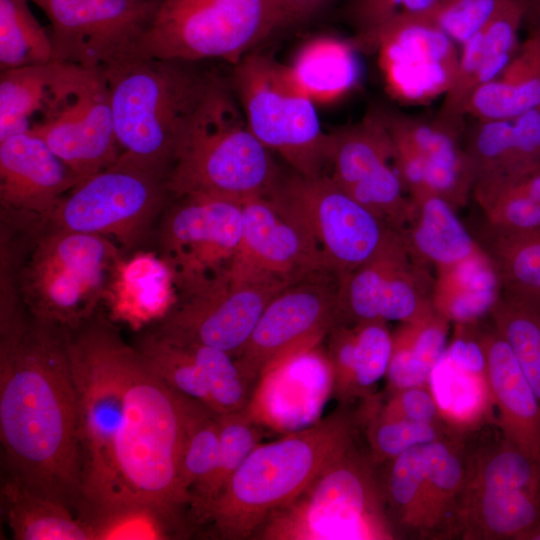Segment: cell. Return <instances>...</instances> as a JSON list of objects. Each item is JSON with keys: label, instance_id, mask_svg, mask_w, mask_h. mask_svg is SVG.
Listing matches in <instances>:
<instances>
[{"label": "cell", "instance_id": "27", "mask_svg": "<svg viewBox=\"0 0 540 540\" xmlns=\"http://www.w3.org/2000/svg\"><path fill=\"white\" fill-rule=\"evenodd\" d=\"M500 296L497 273L481 248L467 259L435 271L433 307L454 325L488 318Z\"/></svg>", "mask_w": 540, "mask_h": 540}, {"label": "cell", "instance_id": "32", "mask_svg": "<svg viewBox=\"0 0 540 540\" xmlns=\"http://www.w3.org/2000/svg\"><path fill=\"white\" fill-rule=\"evenodd\" d=\"M356 51L352 40L320 36L302 45L288 68L314 103L333 102L358 83Z\"/></svg>", "mask_w": 540, "mask_h": 540}, {"label": "cell", "instance_id": "6", "mask_svg": "<svg viewBox=\"0 0 540 540\" xmlns=\"http://www.w3.org/2000/svg\"><path fill=\"white\" fill-rule=\"evenodd\" d=\"M125 255L113 240L49 229L40 223L24 255L4 279L32 317L72 330L103 305L113 269Z\"/></svg>", "mask_w": 540, "mask_h": 540}, {"label": "cell", "instance_id": "41", "mask_svg": "<svg viewBox=\"0 0 540 540\" xmlns=\"http://www.w3.org/2000/svg\"><path fill=\"white\" fill-rule=\"evenodd\" d=\"M367 398V397H365ZM362 421L366 423L369 455L373 463L383 465L415 446L461 437L445 424L420 423L381 416L376 409L377 401L367 398Z\"/></svg>", "mask_w": 540, "mask_h": 540}, {"label": "cell", "instance_id": "49", "mask_svg": "<svg viewBox=\"0 0 540 540\" xmlns=\"http://www.w3.org/2000/svg\"><path fill=\"white\" fill-rule=\"evenodd\" d=\"M288 23L300 22L309 18L325 0H281Z\"/></svg>", "mask_w": 540, "mask_h": 540}, {"label": "cell", "instance_id": "29", "mask_svg": "<svg viewBox=\"0 0 540 540\" xmlns=\"http://www.w3.org/2000/svg\"><path fill=\"white\" fill-rule=\"evenodd\" d=\"M471 232L497 273L501 294L540 305V230L506 231L480 218Z\"/></svg>", "mask_w": 540, "mask_h": 540}, {"label": "cell", "instance_id": "8", "mask_svg": "<svg viewBox=\"0 0 540 540\" xmlns=\"http://www.w3.org/2000/svg\"><path fill=\"white\" fill-rule=\"evenodd\" d=\"M288 24L281 0H160L133 56L234 66Z\"/></svg>", "mask_w": 540, "mask_h": 540}, {"label": "cell", "instance_id": "21", "mask_svg": "<svg viewBox=\"0 0 540 540\" xmlns=\"http://www.w3.org/2000/svg\"><path fill=\"white\" fill-rule=\"evenodd\" d=\"M78 183L40 137L25 132L0 141V209L45 218Z\"/></svg>", "mask_w": 540, "mask_h": 540}, {"label": "cell", "instance_id": "44", "mask_svg": "<svg viewBox=\"0 0 540 540\" xmlns=\"http://www.w3.org/2000/svg\"><path fill=\"white\" fill-rule=\"evenodd\" d=\"M190 345L202 367L213 411L217 414L243 410L249 406L250 382L227 352L204 345Z\"/></svg>", "mask_w": 540, "mask_h": 540}, {"label": "cell", "instance_id": "45", "mask_svg": "<svg viewBox=\"0 0 540 540\" xmlns=\"http://www.w3.org/2000/svg\"><path fill=\"white\" fill-rule=\"evenodd\" d=\"M355 331V395L368 397L386 375L392 353V332L383 320L353 324Z\"/></svg>", "mask_w": 540, "mask_h": 540}, {"label": "cell", "instance_id": "9", "mask_svg": "<svg viewBox=\"0 0 540 540\" xmlns=\"http://www.w3.org/2000/svg\"><path fill=\"white\" fill-rule=\"evenodd\" d=\"M230 83L255 137L293 172L327 174L331 135L321 127L315 103L292 77L288 65L250 52L234 65Z\"/></svg>", "mask_w": 540, "mask_h": 540}, {"label": "cell", "instance_id": "24", "mask_svg": "<svg viewBox=\"0 0 540 540\" xmlns=\"http://www.w3.org/2000/svg\"><path fill=\"white\" fill-rule=\"evenodd\" d=\"M540 525V490L466 479L454 536L466 540H526Z\"/></svg>", "mask_w": 540, "mask_h": 540}, {"label": "cell", "instance_id": "12", "mask_svg": "<svg viewBox=\"0 0 540 540\" xmlns=\"http://www.w3.org/2000/svg\"><path fill=\"white\" fill-rule=\"evenodd\" d=\"M55 63L28 132L43 139L80 183L121 155L109 84L101 69Z\"/></svg>", "mask_w": 540, "mask_h": 540}, {"label": "cell", "instance_id": "19", "mask_svg": "<svg viewBox=\"0 0 540 540\" xmlns=\"http://www.w3.org/2000/svg\"><path fill=\"white\" fill-rule=\"evenodd\" d=\"M352 41L357 50L377 51L386 87L399 101L428 102L444 95L454 80L456 43L427 16L400 18Z\"/></svg>", "mask_w": 540, "mask_h": 540}, {"label": "cell", "instance_id": "5", "mask_svg": "<svg viewBox=\"0 0 540 540\" xmlns=\"http://www.w3.org/2000/svg\"><path fill=\"white\" fill-rule=\"evenodd\" d=\"M198 63L131 56L103 70L121 154L169 174L189 121L216 78Z\"/></svg>", "mask_w": 540, "mask_h": 540}, {"label": "cell", "instance_id": "13", "mask_svg": "<svg viewBox=\"0 0 540 540\" xmlns=\"http://www.w3.org/2000/svg\"><path fill=\"white\" fill-rule=\"evenodd\" d=\"M242 205L205 196L173 197L156 229V252L179 295L229 274L242 234Z\"/></svg>", "mask_w": 540, "mask_h": 540}, {"label": "cell", "instance_id": "42", "mask_svg": "<svg viewBox=\"0 0 540 540\" xmlns=\"http://www.w3.org/2000/svg\"><path fill=\"white\" fill-rule=\"evenodd\" d=\"M219 454L217 413L192 400L179 467L180 488L189 501L190 493L203 485L214 472Z\"/></svg>", "mask_w": 540, "mask_h": 540}, {"label": "cell", "instance_id": "11", "mask_svg": "<svg viewBox=\"0 0 540 540\" xmlns=\"http://www.w3.org/2000/svg\"><path fill=\"white\" fill-rule=\"evenodd\" d=\"M267 197L304 233L323 267L339 279L401 233L344 192L328 174L282 173Z\"/></svg>", "mask_w": 540, "mask_h": 540}, {"label": "cell", "instance_id": "7", "mask_svg": "<svg viewBox=\"0 0 540 540\" xmlns=\"http://www.w3.org/2000/svg\"><path fill=\"white\" fill-rule=\"evenodd\" d=\"M354 441L255 535L262 539H394L380 477Z\"/></svg>", "mask_w": 540, "mask_h": 540}, {"label": "cell", "instance_id": "35", "mask_svg": "<svg viewBox=\"0 0 540 540\" xmlns=\"http://www.w3.org/2000/svg\"><path fill=\"white\" fill-rule=\"evenodd\" d=\"M220 454L209 479L190 493L188 518L193 527L204 523L208 509L227 485L235 471L260 444L261 431L248 407L217 414Z\"/></svg>", "mask_w": 540, "mask_h": 540}, {"label": "cell", "instance_id": "10", "mask_svg": "<svg viewBox=\"0 0 540 540\" xmlns=\"http://www.w3.org/2000/svg\"><path fill=\"white\" fill-rule=\"evenodd\" d=\"M167 177L121 154L77 184L42 223L49 229L109 238L125 254L144 249L173 199Z\"/></svg>", "mask_w": 540, "mask_h": 540}, {"label": "cell", "instance_id": "47", "mask_svg": "<svg viewBox=\"0 0 540 540\" xmlns=\"http://www.w3.org/2000/svg\"><path fill=\"white\" fill-rule=\"evenodd\" d=\"M355 331L353 324L338 323L327 334L326 355L332 374V392L346 406L355 395Z\"/></svg>", "mask_w": 540, "mask_h": 540}, {"label": "cell", "instance_id": "30", "mask_svg": "<svg viewBox=\"0 0 540 540\" xmlns=\"http://www.w3.org/2000/svg\"><path fill=\"white\" fill-rule=\"evenodd\" d=\"M428 386L446 425L457 435L496 424L486 372L466 367L444 353L435 364Z\"/></svg>", "mask_w": 540, "mask_h": 540}, {"label": "cell", "instance_id": "39", "mask_svg": "<svg viewBox=\"0 0 540 540\" xmlns=\"http://www.w3.org/2000/svg\"><path fill=\"white\" fill-rule=\"evenodd\" d=\"M31 0H0V70L52 61L49 32L30 9Z\"/></svg>", "mask_w": 540, "mask_h": 540}, {"label": "cell", "instance_id": "18", "mask_svg": "<svg viewBox=\"0 0 540 540\" xmlns=\"http://www.w3.org/2000/svg\"><path fill=\"white\" fill-rule=\"evenodd\" d=\"M331 135L328 174L349 196L395 231L409 220L411 201L394 165V146L383 111Z\"/></svg>", "mask_w": 540, "mask_h": 540}, {"label": "cell", "instance_id": "16", "mask_svg": "<svg viewBox=\"0 0 540 540\" xmlns=\"http://www.w3.org/2000/svg\"><path fill=\"white\" fill-rule=\"evenodd\" d=\"M286 286L228 274L198 291L179 295L167 315L148 328L165 340L217 348L235 358L266 305Z\"/></svg>", "mask_w": 540, "mask_h": 540}, {"label": "cell", "instance_id": "43", "mask_svg": "<svg viewBox=\"0 0 540 540\" xmlns=\"http://www.w3.org/2000/svg\"><path fill=\"white\" fill-rule=\"evenodd\" d=\"M526 19L522 0H505L480 30L482 63L479 86L495 79L518 48V32Z\"/></svg>", "mask_w": 540, "mask_h": 540}, {"label": "cell", "instance_id": "2", "mask_svg": "<svg viewBox=\"0 0 540 540\" xmlns=\"http://www.w3.org/2000/svg\"><path fill=\"white\" fill-rule=\"evenodd\" d=\"M66 330L26 310L0 318L4 475L83 509L78 414Z\"/></svg>", "mask_w": 540, "mask_h": 540}, {"label": "cell", "instance_id": "14", "mask_svg": "<svg viewBox=\"0 0 540 540\" xmlns=\"http://www.w3.org/2000/svg\"><path fill=\"white\" fill-rule=\"evenodd\" d=\"M160 0H31L50 23L52 61L104 70L135 54Z\"/></svg>", "mask_w": 540, "mask_h": 540}, {"label": "cell", "instance_id": "25", "mask_svg": "<svg viewBox=\"0 0 540 540\" xmlns=\"http://www.w3.org/2000/svg\"><path fill=\"white\" fill-rule=\"evenodd\" d=\"M411 212L401 232L409 251L434 272L480 251L471 230L449 202L431 192L409 195Z\"/></svg>", "mask_w": 540, "mask_h": 540}, {"label": "cell", "instance_id": "3", "mask_svg": "<svg viewBox=\"0 0 540 540\" xmlns=\"http://www.w3.org/2000/svg\"><path fill=\"white\" fill-rule=\"evenodd\" d=\"M355 432L354 419L342 405L316 424L258 444L211 504L203 525L221 539L255 535L355 441Z\"/></svg>", "mask_w": 540, "mask_h": 540}, {"label": "cell", "instance_id": "22", "mask_svg": "<svg viewBox=\"0 0 540 540\" xmlns=\"http://www.w3.org/2000/svg\"><path fill=\"white\" fill-rule=\"evenodd\" d=\"M486 375L503 437L540 464V404L507 341L490 318L477 323Z\"/></svg>", "mask_w": 540, "mask_h": 540}, {"label": "cell", "instance_id": "26", "mask_svg": "<svg viewBox=\"0 0 540 540\" xmlns=\"http://www.w3.org/2000/svg\"><path fill=\"white\" fill-rule=\"evenodd\" d=\"M540 104V24L518 46L503 71L480 85L466 115L478 121L510 120Z\"/></svg>", "mask_w": 540, "mask_h": 540}, {"label": "cell", "instance_id": "15", "mask_svg": "<svg viewBox=\"0 0 540 540\" xmlns=\"http://www.w3.org/2000/svg\"><path fill=\"white\" fill-rule=\"evenodd\" d=\"M340 279L316 270L281 289L266 305L234 358L252 382L283 356L319 344L338 323Z\"/></svg>", "mask_w": 540, "mask_h": 540}, {"label": "cell", "instance_id": "50", "mask_svg": "<svg viewBox=\"0 0 540 540\" xmlns=\"http://www.w3.org/2000/svg\"><path fill=\"white\" fill-rule=\"evenodd\" d=\"M526 6V19L533 20L535 25L540 24V0H522Z\"/></svg>", "mask_w": 540, "mask_h": 540}, {"label": "cell", "instance_id": "36", "mask_svg": "<svg viewBox=\"0 0 540 540\" xmlns=\"http://www.w3.org/2000/svg\"><path fill=\"white\" fill-rule=\"evenodd\" d=\"M429 445L410 448L383 464L380 482L395 531L419 536Z\"/></svg>", "mask_w": 540, "mask_h": 540}, {"label": "cell", "instance_id": "38", "mask_svg": "<svg viewBox=\"0 0 540 540\" xmlns=\"http://www.w3.org/2000/svg\"><path fill=\"white\" fill-rule=\"evenodd\" d=\"M133 345L171 390L213 411L206 378L190 345L165 340L149 328L140 331Z\"/></svg>", "mask_w": 540, "mask_h": 540}, {"label": "cell", "instance_id": "28", "mask_svg": "<svg viewBox=\"0 0 540 540\" xmlns=\"http://www.w3.org/2000/svg\"><path fill=\"white\" fill-rule=\"evenodd\" d=\"M464 438L430 443L419 536H454L460 498L466 483L469 452Z\"/></svg>", "mask_w": 540, "mask_h": 540}, {"label": "cell", "instance_id": "40", "mask_svg": "<svg viewBox=\"0 0 540 540\" xmlns=\"http://www.w3.org/2000/svg\"><path fill=\"white\" fill-rule=\"evenodd\" d=\"M489 318L512 349L540 404V305L501 294Z\"/></svg>", "mask_w": 540, "mask_h": 540}, {"label": "cell", "instance_id": "46", "mask_svg": "<svg viewBox=\"0 0 540 540\" xmlns=\"http://www.w3.org/2000/svg\"><path fill=\"white\" fill-rule=\"evenodd\" d=\"M505 0H444L427 17L460 46L476 34Z\"/></svg>", "mask_w": 540, "mask_h": 540}, {"label": "cell", "instance_id": "17", "mask_svg": "<svg viewBox=\"0 0 540 540\" xmlns=\"http://www.w3.org/2000/svg\"><path fill=\"white\" fill-rule=\"evenodd\" d=\"M434 280V270L409 251L399 233L374 257L340 279L338 323L420 319L435 310Z\"/></svg>", "mask_w": 540, "mask_h": 540}, {"label": "cell", "instance_id": "20", "mask_svg": "<svg viewBox=\"0 0 540 540\" xmlns=\"http://www.w3.org/2000/svg\"><path fill=\"white\" fill-rule=\"evenodd\" d=\"M242 215L230 276L289 285L325 269L308 238L267 196L244 203Z\"/></svg>", "mask_w": 540, "mask_h": 540}, {"label": "cell", "instance_id": "4", "mask_svg": "<svg viewBox=\"0 0 540 540\" xmlns=\"http://www.w3.org/2000/svg\"><path fill=\"white\" fill-rule=\"evenodd\" d=\"M281 175L273 153L251 132L230 79L216 76L177 149L167 177L172 197L243 205L267 196Z\"/></svg>", "mask_w": 540, "mask_h": 540}, {"label": "cell", "instance_id": "33", "mask_svg": "<svg viewBox=\"0 0 540 540\" xmlns=\"http://www.w3.org/2000/svg\"><path fill=\"white\" fill-rule=\"evenodd\" d=\"M450 322L436 310L392 332L386 372L388 394L428 385L431 372L448 345Z\"/></svg>", "mask_w": 540, "mask_h": 540}, {"label": "cell", "instance_id": "1", "mask_svg": "<svg viewBox=\"0 0 540 540\" xmlns=\"http://www.w3.org/2000/svg\"><path fill=\"white\" fill-rule=\"evenodd\" d=\"M66 340L82 460L78 517L146 503L188 520L179 467L192 399L152 371L102 307Z\"/></svg>", "mask_w": 540, "mask_h": 540}, {"label": "cell", "instance_id": "23", "mask_svg": "<svg viewBox=\"0 0 540 540\" xmlns=\"http://www.w3.org/2000/svg\"><path fill=\"white\" fill-rule=\"evenodd\" d=\"M178 298L172 273L151 250L126 253L113 269L103 309L114 323L140 332L159 322Z\"/></svg>", "mask_w": 540, "mask_h": 540}, {"label": "cell", "instance_id": "31", "mask_svg": "<svg viewBox=\"0 0 540 540\" xmlns=\"http://www.w3.org/2000/svg\"><path fill=\"white\" fill-rule=\"evenodd\" d=\"M0 503L16 540H91L86 525L68 506L5 475Z\"/></svg>", "mask_w": 540, "mask_h": 540}, {"label": "cell", "instance_id": "52", "mask_svg": "<svg viewBox=\"0 0 540 540\" xmlns=\"http://www.w3.org/2000/svg\"><path fill=\"white\" fill-rule=\"evenodd\" d=\"M538 106L540 107V104Z\"/></svg>", "mask_w": 540, "mask_h": 540}, {"label": "cell", "instance_id": "51", "mask_svg": "<svg viewBox=\"0 0 540 540\" xmlns=\"http://www.w3.org/2000/svg\"><path fill=\"white\" fill-rule=\"evenodd\" d=\"M526 540H540V525L528 535Z\"/></svg>", "mask_w": 540, "mask_h": 540}, {"label": "cell", "instance_id": "34", "mask_svg": "<svg viewBox=\"0 0 540 540\" xmlns=\"http://www.w3.org/2000/svg\"><path fill=\"white\" fill-rule=\"evenodd\" d=\"M472 196L481 218L496 228L540 230V165L509 178L473 185Z\"/></svg>", "mask_w": 540, "mask_h": 540}, {"label": "cell", "instance_id": "37", "mask_svg": "<svg viewBox=\"0 0 540 540\" xmlns=\"http://www.w3.org/2000/svg\"><path fill=\"white\" fill-rule=\"evenodd\" d=\"M91 540H163L189 535L193 526L157 506L127 504L80 519Z\"/></svg>", "mask_w": 540, "mask_h": 540}, {"label": "cell", "instance_id": "48", "mask_svg": "<svg viewBox=\"0 0 540 540\" xmlns=\"http://www.w3.org/2000/svg\"><path fill=\"white\" fill-rule=\"evenodd\" d=\"M376 409L386 418L446 425L428 385L390 394L385 404H376Z\"/></svg>", "mask_w": 540, "mask_h": 540}]
</instances>
